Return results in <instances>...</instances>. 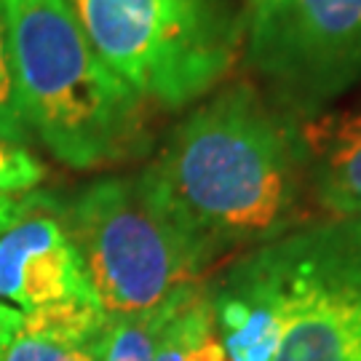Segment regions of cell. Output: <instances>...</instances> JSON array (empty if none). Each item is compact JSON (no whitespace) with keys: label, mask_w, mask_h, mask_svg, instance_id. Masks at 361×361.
Segmentation results:
<instances>
[{"label":"cell","mask_w":361,"mask_h":361,"mask_svg":"<svg viewBox=\"0 0 361 361\" xmlns=\"http://www.w3.org/2000/svg\"><path fill=\"white\" fill-rule=\"evenodd\" d=\"M241 59L273 102L308 123L361 80V0H265L246 11Z\"/></svg>","instance_id":"obj_5"},{"label":"cell","mask_w":361,"mask_h":361,"mask_svg":"<svg viewBox=\"0 0 361 361\" xmlns=\"http://www.w3.org/2000/svg\"><path fill=\"white\" fill-rule=\"evenodd\" d=\"M32 140L73 169L150 150V107L102 62L67 0H0Z\"/></svg>","instance_id":"obj_2"},{"label":"cell","mask_w":361,"mask_h":361,"mask_svg":"<svg viewBox=\"0 0 361 361\" xmlns=\"http://www.w3.org/2000/svg\"><path fill=\"white\" fill-rule=\"evenodd\" d=\"M0 300L19 313L70 300L99 302L62 219V204L32 190L27 209L0 233Z\"/></svg>","instance_id":"obj_7"},{"label":"cell","mask_w":361,"mask_h":361,"mask_svg":"<svg viewBox=\"0 0 361 361\" xmlns=\"http://www.w3.org/2000/svg\"><path fill=\"white\" fill-rule=\"evenodd\" d=\"M99 340H78L22 324L0 361H99Z\"/></svg>","instance_id":"obj_12"},{"label":"cell","mask_w":361,"mask_h":361,"mask_svg":"<svg viewBox=\"0 0 361 361\" xmlns=\"http://www.w3.org/2000/svg\"><path fill=\"white\" fill-rule=\"evenodd\" d=\"M0 140L16 145H30V140H32V131L27 126L22 102H19V91H16L3 3H0Z\"/></svg>","instance_id":"obj_13"},{"label":"cell","mask_w":361,"mask_h":361,"mask_svg":"<svg viewBox=\"0 0 361 361\" xmlns=\"http://www.w3.org/2000/svg\"><path fill=\"white\" fill-rule=\"evenodd\" d=\"M207 286L228 361H276L284 337V300L265 249L235 255Z\"/></svg>","instance_id":"obj_8"},{"label":"cell","mask_w":361,"mask_h":361,"mask_svg":"<svg viewBox=\"0 0 361 361\" xmlns=\"http://www.w3.org/2000/svg\"><path fill=\"white\" fill-rule=\"evenodd\" d=\"M284 300L276 361H361V219H313L262 246Z\"/></svg>","instance_id":"obj_6"},{"label":"cell","mask_w":361,"mask_h":361,"mask_svg":"<svg viewBox=\"0 0 361 361\" xmlns=\"http://www.w3.org/2000/svg\"><path fill=\"white\" fill-rule=\"evenodd\" d=\"M46 180V166L38 155L27 150V145L0 140V195L32 193Z\"/></svg>","instance_id":"obj_14"},{"label":"cell","mask_w":361,"mask_h":361,"mask_svg":"<svg viewBox=\"0 0 361 361\" xmlns=\"http://www.w3.org/2000/svg\"><path fill=\"white\" fill-rule=\"evenodd\" d=\"M19 326H22V313L0 300V359H3V353L8 348V343L16 337Z\"/></svg>","instance_id":"obj_15"},{"label":"cell","mask_w":361,"mask_h":361,"mask_svg":"<svg viewBox=\"0 0 361 361\" xmlns=\"http://www.w3.org/2000/svg\"><path fill=\"white\" fill-rule=\"evenodd\" d=\"M62 219L107 316L158 308L219 262L142 174L91 182L62 207Z\"/></svg>","instance_id":"obj_4"},{"label":"cell","mask_w":361,"mask_h":361,"mask_svg":"<svg viewBox=\"0 0 361 361\" xmlns=\"http://www.w3.org/2000/svg\"><path fill=\"white\" fill-rule=\"evenodd\" d=\"M140 174L219 259L316 219L305 121L255 80L225 83L193 104Z\"/></svg>","instance_id":"obj_1"},{"label":"cell","mask_w":361,"mask_h":361,"mask_svg":"<svg viewBox=\"0 0 361 361\" xmlns=\"http://www.w3.org/2000/svg\"><path fill=\"white\" fill-rule=\"evenodd\" d=\"M155 361H228L214 326L207 281L185 286L169 297Z\"/></svg>","instance_id":"obj_10"},{"label":"cell","mask_w":361,"mask_h":361,"mask_svg":"<svg viewBox=\"0 0 361 361\" xmlns=\"http://www.w3.org/2000/svg\"><path fill=\"white\" fill-rule=\"evenodd\" d=\"M259 3H265V0H244L246 11H252V8H255V6H259Z\"/></svg>","instance_id":"obj_17"},{"label":"cell","mask_w":361,"mask_h":361,"mask_svg":"<svg viewBox=\"0 0 361 361\" xmlns=\"http://www.w3.org/2000/svg\"><path fill=\"white\" fill-rule=\"evenodd\" d=\"M310 195L324 219H361V107L305 123Z\"/></svg>","instance_id":"obj_9"},{"label":"cell","mask_w":361,"mask_h":361,"mask_svg":"<svg viewBox=\"0 0 361 361\" xmlns=\"http://www.w3.org/2000/svg\"><path fill=\"white\" fill-rule=\"evenodd\" d=\"M30 195L32 193H25V195H0V233L6 231L8 225H11L13 219L19 217L22 212L27 209L30 204Z\"/></svg>","instance_id":"obj_16"},{"label":"cell","mask_w":361,"mask_h":361,"mask_svg":"<svg viewBox=\"0 0 361 361\" xmlns=\"http://www.w3.org/2000/svg\"><path fill=\"white\" fill-rule=\"evenodd\" d=\"M102 62L147 107L185 110L244 56V0H67Z\"/></svg>","instance_id":"obj_3"},{"label":"cell","mask_w":361,"mask_h":361,"mask_svg":"<svg viewBox=\"0 0 361 361\" xmlns=\"http://www.w3.org/2000/svg\"><path fill=\"white\" fill-rule=\"evenodd\" d=\"M166 313L169 300L142 313L110 316L99 340V361H155Z\"/></svg>","instance_id":"obj_11"}]
</instances>
